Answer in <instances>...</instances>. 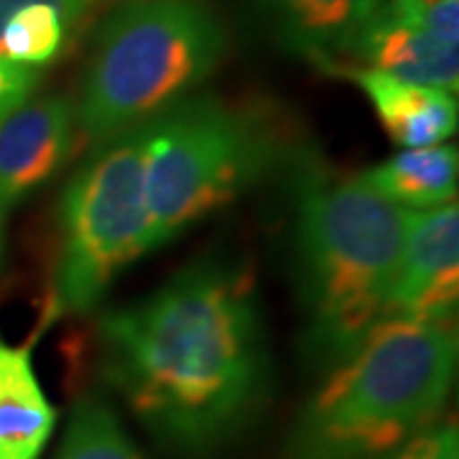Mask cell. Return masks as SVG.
Wrapping results in <instances>:
<instances>
[{"label":"cell","instance_id":"cell-8","mask_svg":"<svg viewBox=\"0 0 459 459\" xmlns=\"http://www.w3.org/2000/svg\"><path fill=\"white\" fill-rule=\"evenodd\" d=\"M74 102L44 95L0 120V202L13 207L47 186L77 146Z\"/></svg>","mask_w":459,"mask_h":459},{"label":"cell","instance_id":"cell-20","mask_svg":"<svg viewBox=\"0 0 459 459\" xmlns=\"http://www.w3.org/2000/svg\"><path fill=\"white\" fill-rule=\"evenodd\" d=\"M5 212H8V207L0 202V258H3V247H5Z\"/></svg>","mask_w":459,"mask_h":459},{"label":"cell","instance_id":"cell-3","mask_svg":"<svg viewBox=\"0 0 459 459\" xmlns=\"http://www.w3.org/2000/svg\"><path fill=\"white\" fill-rule=\"evenodd\" d=\"M457 373L452 325L388 319L327 370L286 434L281 459H380L437 424Z\"/></svg>","mask_w":459,"mask_h":459},{"label":"cell","instance_id":"cell-5","mask_svg":"<svg viewBox=\"0 0 459 459\" xmlns=\"http://www.w3.org/2000/svg\"><path fill=\"white\" fill-rule=\"evenodd\" d=\"M143 128L153 250L238 202L286 166L294 151L263 108L199 92L151 117Z\"/></svg>","mask_w":459,"mask_h":459},{"label":"cell","instance_id":"cell-7","mask_svg":"<svg viewBox=\"0 0 459 459\" xmlns=\"http://www.w3.org/2000/svg\"><path fill=\"white\" fill-rule=\"evenodd\" d=\"M459 299V207L409 212L391 294V319L452 325Z\"/></svg>","mask_w":459,"mask_h":459},{"label":"cell","instance_id":"cell-4","mask_svg":"<svg viewBox=\"0 0 459 459\" xmlns=\"http://www.w3.org/2000/svg\"><path fill=\"white\" fill-rule=\"evenodd\" d=\"M228 29L207 0H120L95 33L74 100L92 146L195 95L222 65Z\"/></svg>","mask_w":459,"mask_h":459},{"label":"cell","instance_id":"cell-19","mask_svg":"<svg viewBox=\"0 0 459 459\" xmlns=\"http://www.w3.org/2000/svg\"><path fill=\"white\" fill-rule=\"evenodd\" d=\"M36 3V0H0V33L3 26L8 23V18L13 16L16 11H21L23 5ZM56 3H66V5H74V8H82L87 13H98L102 5H108L110 0H56Z\"/></svg>","mask_w":459,"mask_h":459},{"label":"cell","instance_id":"cell-10","mask_svg":"<svg viewBox=\"0 0 459 459\" xmlns=\"http://www.w3.org/2000/svg\"><path fill=\"white\" fill-rule=\"evenodd\" d=\"M337 74L360 87L383 131L401 148L446 143L457 133V95L439 87L406 82L368 66H344Z\"/></svg>","mask_w":459,"mask_h":459},{"label":"cell","instance_id":"cell-13","mask_svg":"<svg viewBox=\"0 0 459 459\" xmlns=\"http://www.w3.org/2000/svg\"><path fill=\"white\" fill-rule=\"evenodd\" d=\"M457 146L401 148L388 161L362 171L360 181L376 195L409 212H424L457 202Z\"/></svg>","mask_w":459,"mask_h":459},{"label":"cell","instance_id":"cell-17","mask_svg":"<svg viewBox=\"0 0 459 459\" xmlns=\"http://www.w3.org/2000/svg\"><path fill=\"white\" fill-rule=\"evenodd\" d=\"M380 459H459V429L455 421H437L416 439Z\"/></svg>","mask_w":459,"mask_h":459},{"label":"cell","instance_id":"cell-14","mask_svg":"<svg viewBox=\"0 0 459 459\" xmlns=\"http://www.w3.org/2000/svg\"><path fill=\"white\" fill-rule=\"evenodd\" d=\"M90 16L92 13H87L82 8L56 3V0L29 3L3 26L0 56L16 65L41 69L51 65L54 59H59L69 39L82 26L84 18Z\"/></svg>","mask_w":459,"mask_h":459},{"label":"cell","instance_id":"cell-9","mask_svg":"<svg viewBox=\"0 0 459 459\" xmlns=\"http://www.w3.org/2000/svg\"><path fill=\"white\" fill-rule=\"evenodd\" d=\"M283 49L337 74L355 56L385 0H255Z\"/></svg>","mask_w":459,"mask_h":459},{"label":"cell","instance_id":"cell-6","mask_svg":"<svg viewBox=\"0 0 459 459\" xmlns=\"http://www.w3.org/2000/svg\"><path fill=\"white\" fill-rule=\"evenodd\" d=\"M146 128L92 146L66 181L56 217L54 304L62 314H90L133 263L151 253Z\"/></svg>","mask_w":459,"mask_h":459},{"label":"cell","instance_id":"cell-16","mask_svg":"<svg viewBox=\"0 0 459 459\" xmlns=\"http://www.w3.org/2000/svg\"><path fill=\"white\" fill-rule=\"evenodd\" d=\"M385 8L409 26L459 41V0H385Z\"/></svg>","mask_w":459,"mask_h":459},{"label":"cell","instance_id":"cell-18","mask_svg":"<svg viewBox=\"0 0 459 459\" xmlns=\"http://www.w3.org/2000/svg\"><path fill=\"white\" fill-rule=\"evenodd\" d=\"M39 82H41V69L16 65L0 56V120H5L23 102H29Z\"/></svg>","mask_w":459,"mask_h":459},{"label":"cell","instance_id":"cell-1","mask_svg":"<svg viewBox=\"0 0 459 459\" xmlns=\"http://www.w3.org/2000/svg\"><path fill=\"white\" fill-rule=\"evenodd\" d=\"M98 350L108 388L184 459H210L238 442L273 388L261 296L230 258H199L102 314Z\"/></svg>","mask_w":459,"mask_h":459},{"label":"cell","instance_id":"cell-15","mask_svg":"<svg viewBox=\"0 0 459 459\" xmlns=\"http://www.w3.org/2000/svg\"><path fill=\"white\" fill-rule=\"evenodd\" d=\"M51 459H148L102 395H82Z\"/></svg>","mask_w":459,"mask_h":459},{"label":"cell","instance_id":"cell-2","mask_svg":"<svg viewBox=\"0 0 459 459\" xmlns=\"http://www.w3.org/2000/svg\"><path fill=\"white\" fill-rule=\"evenodd\" d=\"M301 352L314 370L344 362L391 319L409 210L307 148L286 161Z\"/></svg>","mask_w":459,"mask_h":459},{"label":"cell","instance_id":"cell-11","mask_svg":"<svg viewBox=\"0 0 459 459\" xmlns=\"http://www.w3.org/2000/svg\"><path fill=\"white\" fill-rule=\"evenodd\" d=\"M352 59H360L362 65L350 62L347 66H368L406 82L457 92L459 41L409 26L391 16L388 8L365 31Z\"/></svg>","mask_w":459,"mask_h":459},{"label":"cell","instance_id":"cell-12","mask_svg":"<svg viewBox=\"0 0 459 459\" xmlns=\"http://www.w3.org/2000/svg\"><path fill=\"white\" fill-rule=\"evenodd\" d=\"M56 421L31 344L0 340V459H41Z\"/></svg>","mask_w":459,"mask_h":459}]
</instances>
